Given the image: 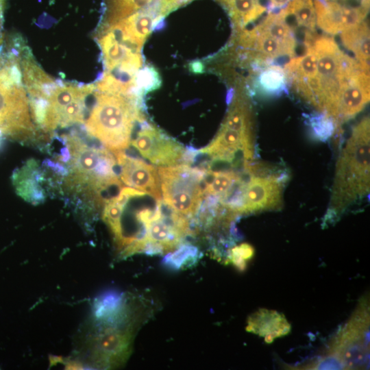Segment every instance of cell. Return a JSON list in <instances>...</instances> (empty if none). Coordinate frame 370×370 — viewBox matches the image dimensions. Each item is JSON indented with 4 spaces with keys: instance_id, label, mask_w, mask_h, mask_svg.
<instances>
[{
    "instance_id": "1",
    "label": "cell",
    "mask_w": 370,
    "mask_h": 370,
    "mask_svg": "<svg viewBox=\"0 0 370 370\" xmlns=\"http://www.w3.org/2000/svg\"><path fill=\"white\" fill-rule=\"evenodd\" d=\"M314 47L317 66L309 80L294 88L301 97L324 116L330 118L341 84L359 64L343 53L335 40L308 32Z\"/></svg>"
},
{
    "instance_id": "2",
    "label": "cell",
    "mask_w": 370,
    "mask_h": 370,
    "mask_svg": "<svg viewBox=\"0 0 370 370\" xmlns=\"http://www.w3.org/2000/svg\"><path fill=\"white\" fill-rule=\"evenodd\" d=\"M369 119L353 129L336 166L330 207L338 212L369 190Z\"/></svg>"
},
{
    "instance_id": "3",
    "label": "cell",
    "mask_w": 370,
    "mask_h": 370,
    "mask_svg": "<svg viewBox=\"0 0 370 370\" xmlns=\"http://www.w3.org/2000/svg\"><path fill=\"white\" fill-rule=\"evenodd\" d=\"M95 101L85 126L87 132L113 153L124 151L131 141L136 121L145 120L134 95L103 92L95 89Z\"/></svg>"
},
{
    "instance_id": "4",
    "label": "cell",
    "mask_w": 370,
    "mask_h": 370,
    "mask_svg": "<svg viewBox=\"0 0 370 370\" xmlns=\"http://www.w3.org/2000/svg\"><path fill=\"white\" fill-rule=\"evenodd\" d=\"M0 67V136L25 141L35 134L15 45Z\"/></svg>"
},
{
    "instance_id": "5",
    "label": "cell",
    "mask_w": 370,
    "mask_h": 370,
    "mask_svg": "<svg viewBox=\"0 0 370 370\" xmlns=\"http://www.w3.org/2000/svg\"><path fill=\"white\" fill-rule=\"evenodd\" d=\"M66 141L63 160L68 162L69 184L88 190L97 199L111 186L123 187L115 172L116 158L110 151L90 147L76 136H69Z\"/></svg>"
},
{
    "instance_id": "6",
    "label": "cell",
    "mask_w": 370,
    "mask_h": 370,
    "mask_svg": "<svg viewBox=\"0 0 370 370\" xmlns=\"http://www.w3.org/2000/svg\"><path fill=\"white\" fill-rule=\"evenodd\" d=\"M254 143L250 106L245 99L238 97L232 102L217 136L200 153L215 161L229 162L240 156L246 164L253 158Z\"/></svg>"
},
{
    "instance_id": "7",
    "label": "cell",
    "mask_w": 370,
    "mask_h": 370,
    "mask_svg": "<svg viewBox=\"0 0 370 370\" xmlns=\"http://www.w3.org/2000/svg\"><path fill=\"white\" fill-rule=\"evenodd\" d=\"M238 43L249 58L264 62L282 57L293 58L297 41L280 10L269 13L251 29L239 31Z\"/></svg>"
},
{
    "instance_id": "8",
    "label": "cell",
    "mask_w": 370,
    "mask_h": 370,
    "mask_svg": "<svg viewBox=\"0 0 370 370\" xmlns=\"http://www.w3.org/2000/svg\"><path fill=\"white\" fill-rule=\"evenodd\" d=\"M157 170L163 201L184 216L196 214L205 197L206 171L186 164Z\"/></svg>"
},
{
    "instance_id": "9",
    "label": "cell",
    "mask_w": 370,
    "mask_h": 370,
    "mask_svg": "<svg viewBox=\"0 0 370 370\" xmlns=\"http://www.w3.org/2000/svg\"><path fill=\"white\" fill-rule=\"evenodd\" d=\"M95 85H79L57 82L42 102V111L36 125L45 132L84 123L86 100Z\"/></svg>"
},
{
    "instance_id": "10",
    "label": "cell",
    "mask_w": 370,
    "mask_h": 370,
    "mask_svg": "<svg viewBox=\"0 0 370 370\" xmlns=\"http://www.w3.org/2000/svg\"><path fill=\"white\" fill-rule=\"evenodd\" d=\"M131 144L143 157L159 166L178 164L185 159L181 144L145 121Z\"/></svg>"
},
{
    "instance_id": "11",
    "label": "cell",
    "mask_w": 370,
    "mask_h": 370,
    "mask_svg": "<svg viewBox=\"0 0 370 370\" xmlns=\"http://www.w3.org/2000/svg\"><path fill=\"white\" fill-rule=\"evenodd\" d=\"M369 101V71L360 64L341 84L330 119L338 124L359 113Z\"/></svg>"
},
{
    "instance_id": "12",
    "label": "cell",
    "mask_w": 370,
    "mask_h": 370,
    "mask_svg": "<svg viewBox=\"0 0 370 370\" xmlns=\"http://www.w3.org/2000/svg\"><path fill=\"white\" fill-rule=\"evenodd\" d=\"M284 182V178L278 175H253L244 185L237 213H250L281 207Z\"/></svg>"
},
{
    "instance_id": "13",
    "label": "cell",
    "mask_w": 370,
    "mask_h": 370,
    "mask_svg": "<svg viewBox=\"0 0 370 370\" xmlns=\"http://www.w3.org/2000/svg\"><path fill=\"white\" fill-rule=\"evenodd\" d=\"M114 154L119 167V177L125 185L149 195L156 201L162 199L160 179L154 166L123 151Z\"/></svg>"
},
{
    "instance_id": "14",
    "label": "cell",
    "mask_w": 370,
    "mask_h": 370,
    "mask_svg": "<svg viewBox=\"0 0 370 370\" xmlns=\"http://www.w3.org/2000/svg\"><path fill=\"white\" fill-rule=\"evenodd\" d=\"M317 25L330 34H337L365 21L368 10L349 8L334 1L314 0Z\"/></svg>"
},
{
    "instance_id": "15",
    "label": "cell",
    "mask_w": 370,
    "mask_h": 370,
    "mask_svg": "<svg viewBox=\"0 0 370 370\" xmlns=\"http://www.w3.org/2000/svg\"><path fill=\"white\" fill-rule=\"evenodd\" d=\"M290 328L283 314L267 309H260L251 314L246 328L247 331L264 337L268 343L288 334Z\"/></svg>"
},
{
    "instance_id": "16",
    "label": "cell",
    "mask_w": 370,
    "mask_h": 370,
    "mask_svg": "<svg viewBox=\"0 0 370 370\" xmlns=\"http://www.w3.org/2000/svg\"><path fill=\"white\" fill-rule=\"evenodd\" d=\"M343 45L355 56L361 67L369 71V30L365 21L341 32Z\"/></svg>"
},
{
    "instance_id": "17",
    "label": "cell",
    "mask_w": 370,
    "mask_h": 370,
    "mask_svg": "<svg viewBox=\"0 0 370 370\" xmlns=\"http://www.w3.org/2000/svg\"><path fill=\"white\" fill-rule=\"evenodd\" d=\"M227 10L236 29L239 32L253 23L267 10L261 0H219Z\"/></svg>"
},
{
    "instance_id": "18",
    "label": "cell",
    "mask_w": 370,
    "mask_h": 370,
    "mask_svg": "<svg viewBox=\"0 0 370 370\" xmlns=\"http://www.w3.org/2000/svg\"><path fill=\"white\" fill-rule=\"evenodd\" d=\"M130 197H131L121 189L117 195L105 203L103 210L102 219L111 230L116 243L121 248L123 247L125 241L121 226V216L124 206Z\"/></svg>"
},
{
    "instance_id": "19",
    "label": "cell",
    "mask_w": 370,
    "mask_h": 370,
    "mask_svg": "<svg viewBox=\"0 0 370 370\" xmlns=\"http://www.w3.org/2000/svg\"><path fill=\"white\" fill-rule=\"evenodd\" d=\"M34 162L32 160L23 167L14 171L12 175V182L16 193L24 199L29 201H40L42 194L39 190L36 175H33Z\"/></svg>"
},
{
    "instance_id": "20",
    "label": "cell",
    "mask_w": 370,
    "mask_h": 370,
    "mask_svg": "<svg viewBox=\"0 0 370 370\" xmlns=\"http://www.w3.org/2000/svg\"><path fill=\"white\" fill-rule=\"evenodd\" d=\"M280 10L284 16L293 17L299 26L315 32L316 13L312 0H291Z\"/></svg>"
},
{
    "instance_id": "21",
    "label": "cell",
    "mask_w": 370,
    "mask_h": 370,
    "mask_svg": "<svg viewBox=\"0 0 370 370\" xmlns=\"http://www.w3.org/2000/svg\"><path fill=\"white\" fill-rule=\"evenodd\" d=\"M129 344V334L109 330L99 336L97 349L103 356L110 359L116 358L125 356Z\"/></svg>"
},
{
    "instance_id": "22",
    "label": "cell",
    "mask_w": 370,
    "mask_h": 370,
    "mask_svg": "<svg viewBox=\"0 0 370 370\" xmlns=\"http://www.w3.org/2000/svg\"><path fill=\"white\" fill-rule=\"evenodd\" d=\"M210 180L206 177L204 197L213 196L223 197L232 187L240 177L233 171L208 170Z\"/></svg>"
},
{
    "instance_id": "23",
    "label": "cell",
    "mask_w": 370,
    "mask_h": 370,
    "mask_svg": "<svg viewBox=\"0 0 370 370\" xmlns=\"http://www.w3.org/2000/svg\"><path fill=\"white\" fill-rule=\"evenodd\" d=\"M152 0H108V10L102 26L111 25L144 8Z\"/></svg>"
},
{
    "instance_id": "24",
    "label": "cell",
    "mask_w": 370,
    "mask_h": 370,
    "mask_svg": "<svg viewBox=\"0 0 370 370\" xmlns=\"http://www.w3.org/2000/svg\"><path fill=\"white\" fill-rule=\"evenodd\" d=\"M287 82L284 69L278 66H269L264 69L259 77L261 88L269 92L281 90Z\"/></svg>"
},
{
    "instance_id": "25",
    "label": "cell",
    "mask_w": 370,
    "mask_h": 370,
    "mask_svg": "<svg viewBox=\"0 0 370 370\" xmlns=\"http://www.w3.org/2000/svg\"><path fill=\"white\" fill-rule=\"evenodd\" d=\"M197 250L190 245H184L178 250L169 254L165 260V262L169 266L178 269L185 264L190 259H195Z\"/></svg>"
},
{
    "instance_id": "26",
    "label": "cell",
    "mask_w": 370,
    "mask_h": 370,
    "mask_svg": "<svg viewBox=\"0 0 370 370\" xmlns=\"http://www.w3.org/2000/svg\"><path fill=\"white\" fill-rule=\"evenodd\" d=\"M253 249L250 245L243 243L236 246L232 249V259L234 263L242 267L245 260L249 258L252 254Z\"/></svg>"
},
{
    "instance_id": "27",
    "label": "cell",
    "mask_w": 370,
    "mask_h": 370,
    "mask_svg": "<svg viewBox=\"0 0 370 370\" xmlns=\"http://www.w3.org/2000/svg\"><path fill=\"white\" fill-rule=\"evenodd\" d=\"M6 0H0V46L3 42V12Z\"/></svg>"
},
{
    "instance_id": "28",
    "label": "cell",
    "mask_w": 370,
    "mask_h": 370,
    "mask_svg": "<svg viewBox=\"0 0 370 370\" xmlns=\"http://www.w3.org/2000/svg\"><path fill=\"white\" fill-rule=\"evenodd\" d=\"M291 0H269V6L271 9H282L284 8Z\"/></svg>"
},
{
    "instance_id": "29",
    "label": "cell",
    "mask_w": 370,
    "mask_h": 370,
    "mask_svg": "<svg viewBox=\"0 0 370 370\" xmlns=\"http://www.w3.org/2000/svg\"><path fill=\"white\" fill-rule=\"evenodd\" d=\"M3 60L4 59L2 58V57H0V67L2 66L3 63Z\"/></svg>"
}]
</instances>
